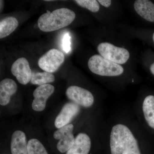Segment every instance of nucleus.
Masks as SVG:
<instances>
[{
  "mask_svg": "<svg viewBox=\"0 0 154 154\" xmlns=\"http://www.w3.org/2000/svg\"><path fill=\"white\" fill-rule=\"evenodd\" d=\"M110 147L111 154H141L136 139L129 128L122 124L112 128Z\"/></svg>",
  "mask_w": 154,
  "mask_h": 154,
  "instance_id": "f257e3e1",
  "label": "nucleus"
},
{
  "mask_svg": "<svg viewBox=\"0 0 154 154\" xmlns=\"http://www.w3.org/2000/svg\"><path fill=\"white\" fill-rule=\"evenodd\" d=\"M75 17V12L70 9H57L50 14L42 15L38 20V26L43 32H52L70 25Z\"/></svg>",
  "mask_w": 154,
  "mask_h": 154,
  "instance_id": "f03ea898",
  "label": "nucleus"
},
{
  "mask_svg": "<svg viewBox=\"0 0 154 154\" xmlns=\"http://www.w3.org/2000/svg\"><path fill=\"white\" fill-rule=\"evenodd\" d=\"M88 66L92 72L103 76H116L122 74L124 72V69L120 65L98 54L90 58Z\"/></svg>",
  "mask_w": 154,
  "mask_h": 154,
  "instance_id": "7ed1b4c3",
  "label": "nucleus"
},
{
  "mask_svg": "<svg viewBox=\"0 0 154 154\" xmlns=\"http://www.w3.org/2000/svg\"><path fill=\"white\" fill-rule=\"evenodd\" d=\"M97 50L100 55L118 64L125 63L129 58L130 54L127 50L108 42L100 43L98 45Z\"/></svg>",
  "mask_w": 154,
  "mask_h": 154,
  "instance_id": "20e7f679",
  "label": "nucleus"
},
{
  "mask_svg": "<svg viewBox=\"0 0 154 154\" xmlns=\"http://www.w3.org/2000/svg\"><path fill=\"white\" fill-rule=\"evenodd\" d=\"M63 53L55 48H53L45 53L39 59L38 65L45 72H54L58 69L64 61Z\"/></svg>",
  "mask_w": 154,
  "mask_h": 154,
  "instance_id": "39448f33",
  "label": "nucleus"
},
{
  "mask_svg": "<svg viewBox=\"0 0 154 154\" xmlns=\"http://www.w3.org/2000/svg\"><path fill=\"white\" fill-rule=\"evenodd\" d=\"M73 125L70 123L57 129L54 133V138L58 140L57 148L60 152L66 153L73 145L75 138L73 132Z\"/></svg>",
  "mask_w": 154,
  "mask_h": 154,
  "instance_id": "423d86ee",
  "label": "nucleus"
},
{
  "mask_svg": "<svg viewBox=\"0 0 154 154\" xmlns=\"http://www.w3.org/2000/svg\"><path fill=\"white\" fill-rule=\"evenodd\" d=\"M66 94L70 100L79 106L89 107L94 103V96L91 92L79 86H70L67 89Z\"/></svg>",
  "mask_w": 154,
  "mask_h": 154,
  "instance_id": "0eeeda50",
  "label": "nucleus"
},
{
  "mask_svg": "<svg viewBox=\"0 0 154 154\" xmlns=\"http://www.w3.org/2000/svg\"><path fill=\"white\" fill-rule=\"evenodd\" d=\"M54 86L50 84L39 86L33 92L34 97L32 103V108L36 112H41L45 109L48 98L53 94Z\"/></svg>",
  "mask_w": 154,
  "mask_h": 154,
  "instance_id": "6e6552de",
  "label": "nucleus"
},
{
  "mask_svg": "<svg viewBox=\"0 0 154 154\" xmlns=\"http://www.w3.org/2000/svg\"><path fill=\"white\" fill-rule=\"evenodd\" d=\"M11 71L21 85H26L30 82L33 72L25 58L20 57L15 61L11 66Z\"/></svg>",
  "mask_w": 154,
  "mask_h": 154,
  "instance_id": "1a4fd4ad",
  "label": "nucleus"
},
{
  "mask_svg": "<svg viewBox=\"0 0 154 154\" xmlns=\"http://www.w3.org/2000/svg\"><path fill=\"white\" fill-rule=\"evenodd\" d=\"M79 106L73 102L64 105L56 117L54 126L57 129L70 124V122L79 113Z\"/></svg>",
  "mask_w": 154,
  "mask_h": 154,
  "instance_id": "9d476101",
  "label": "nucleus"
},
{
  "mask_svg": "<svg viewBox=\"0 0 154 154\" xmlns=\"http://www.w3.org/2000/svg\"><path fill=\"white\" fill-rule=\"evenodd\" d=\"M28 142L26 135L20 130L15 131L11 138V154H28Z\"/></svg>",
  "mask_w": 154,
  "mask_h": 154,
  "instance_id": "9b49d317",
  "label": "nucleus"
},
{
  "mask_svg": "<svg viewBox=\"0 0 154 154\" xmlns=\"http://www.w3.org/2000/svg\"><path fill=\"white\" fill-rule=\"evenodd\" d=\"M17 85L14 80L5 79L0 82V105L6 106L10 103L11 97L17 92Z\"/></svg>",
  "mask_w": 154,
  "mask_h": 154,
  "instance_id": "f8f14e48",
  "label": "nucleus"
},
{
  "mask_svg": "<svg viewBox=\"0 0 154 154\" xmlns=\"http://www.w3.org/2000/svg\"><path fill=\"white\" fill-rule=\"evenodd\" d=\"M91 147L90 137L84 133L77 135L71 148L66 154H89Z\"/></svg>",
  "mask_w": 154,
  "mask_h": 154,
  "instance_id": "ddd939ff",
  "label": "nucleus"
},
{
  "mask_svg": "<svg viewBox=\"0 0 154 154\" xmlns=\"http://www.w3.org/2000/svg\"><path fill=\"white\" fill-rule=\"evenodd\" d=\"M134 8L139 16L149 22H154V4L148 0H137Z\"/></svg>",
  "mask_w": 154,
  "mask_h": 154,
  "instance_id": "4468645a",
  "label": "nucleus"
},
{
  "mask_svg": "<svg viewBox=\"0 0 154 154\" xmlns=\"http://www.w3.org/2000/svg\"><path fill=\"white\" fill-rule=\"evenodd\" d=\"M144 116L149 126L154 129V96L146 97L143 104Z\"/></svg>",
  "mask_w": 154,
  "mask_h": 154,
  "instance_id": "2eb2a0df",
  "label": "nucleus"
},
{
  "mask_svg": "<svg viewBox=\"0 0 154 154\" xmlns=\"http://www.w3.org/2000/svg\"><path fill=\"white\" fill-rule=\"evenodd\" d=\"M19 25L18 20L15 17H9L1 20L0 22V38L8 36L17 29Z\"/></svg>",
  "mask_w": 154,
  "mask_h": 154,
  "instance_id": "dca6fc26",
  "label": "nucleus"
},
{
  "mask_svg": "<svg viewBox=\"0 0 154 154\" xmlns=\"http://www.w3.org/2000/svg\"><path fill=\"white\" fill-rule=\"evenodd\" d=\"M55 81V76L51 73L47 72H33L30 82L33 85L41 86L49 84Z\"/></svg>",
  "mask_w": 154,
  "mask_h": 154,
  "instance_id": "f3484780",
  "label": "nucleus"
},
{
  "mask_svg": "<svg viewBox=\"0 0 154 154\" xmlns=\"http://www.w3.org/2000/svg\"><path fill=\"white\" fill-rule=\"evenodd\" d=\"M28 154H48L43 144L38 139L32 138L28 141Z\"/></svg>",
  "mask_w": 154,
  "mask_h": 154,
  "instance_id": "a211bd4d",
  "label": "nucleus"
},
{
  "mask_svg": "<svg viewBox=\"0 0 154 154\" xmlns=\"http://www.w3.org/2000/svg\"><path fill=\"white\" fill-rule=\"evenodd\" d=\"M75 2L80 7L85 8L93 13L98 12L100 9L99 2L96 0H76Z\"/></svg>",
  "mask_w": 154,
  "mask_h": 154,
  "instance_id": "6ab92c4d",
  "label": "nucleus"
},
{
  "mask_svg": "<svg viewBox=\"0 0 154 154\" xmlns=\"http://www.w3.org/2000/svg\"><path fill=\"white\" fill-rule=\"evenodd\" d=\"M71 36L68 33H66L64 35L62 41V47L63 50L66 53H69L71 50Z\"/></svg>",
  "mask_w": 154,
  "mask_h": 154,
  "instance_id": "aec40b11",
  "label": "nucleus"
},
{
  "mask_svg": "<svg viewBox=\"0 0 154 154\" xmlns=\"http://www.w3.org/2000/svg\"><path fill=\"white\" fill-rule=\"evenodd\" d=\"M98 2L105 8H108L111 5L112 1L111 0H98Z\"/></svg>",
  "mask_w": 154,
  "mask_h": 154,
  "instance_id": "412c9836",
  "label": "nucleus"
},
{
  "mask_svg": "<svg viewBox=\"0 0 154 154\" xmlns=\"http://www.w3.org/2000/svg\"><path fill=\"white\" fill-rule=\"evenodd\" d=\"M150 70L152 74L154 75V63H153L151 65L150 67Z\"/></svg>",
  "mask_w": 154,
  "mask_h": 154,
  "instance_id": "4be33fe9",
  "label": "nucleus"
},
{
  "mask_svg": "<svg viewBox=\"0 0 154 154\" xmlns=\"http://www.w3.org/2000/svg\"><path fill=\"white\" fill-rule=\"evenodd\" d=\"M153 42H154V33H153Z\"/></svg>",
  "mask_w": 154,
  "mask_h": 154,
  "instance_id": "5701e85b",
  "label": "nucleus"
}]
</instances>
